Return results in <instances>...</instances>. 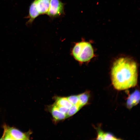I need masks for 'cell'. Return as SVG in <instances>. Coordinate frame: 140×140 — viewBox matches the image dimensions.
Returning <instances> with one entry per match:
<instances>
[{
    "label": "cell",
    "instance_id": "cell-10",
    "mask_svg": "<svg viewBox=\"0 0 140 140\" xmlns=\"http://www.w3.org/2000/svg\"><path fill=\"white\" fill-rule=\"evenodd\" d=\"M78 96L79 104L82 107L88 104L90 97L89 92L86 91Z\"/></svg>",
    "mask_w": 140,
    "mask_h": 140
},
{
    "label": "cell",
    "instance_id": "cell-6",
    "mask_svg": "<svg viewBox=\"0 0 140 140\" xmlns=\"http://www.w3.org/2000/svg\"><path fill=\"white\" fill-rule=\"evenodd\" d=\"M40 15L37 9L36 2L35 0L31 3L29 7V14L26 18L29 19L26 23V24H31L35 19Z\"/></svg>",
    "mask_w": 140,
    "mask_h": 140
},
{
    "label": "cell",
    "instance_id": "cell-15",
    "mask_svg": "<svg viewBox=\"0 0 140 140\" xmlns=\"http://www.w3.org/2000/svg\"><path fill=\"white\" fill-rule=\"evenodd\" d=\"M47 0V1H50V0Z\"/></svg>",
    "mask_w": 140,
    "mask_h": 140
},
{
    "label": "cell",
    "instance_id": "cell-11",
    "mask_svg": "<svg viewBox=\"0 0 140 140\" xmlns=\"http://www.w3.org/2000/svg\"><path fill=\"white\" fill-rule=\"evenodd\" d=\"M81 107L79 105H73L69 109L68 111L67 114V118L70 117L77 113Z\"/></svg>",
    "mask_w": 140,
    "mask_h": 140
},
{
    "label": "cell",
    "instance_id": "cell-5",
    "mask_svg": "<svg viewBox=\"0 0 140 140\" xmlns=\"http://www.w3.org/2000/svg\"><path fill=\"white\" fill-rule=\"evenodd\" d=\"M140 92L138 90H135L130 94L126 102V106L129 109H131L137 105L140 101Z\"/></svg>",
    "mask_w": 140,
    "mask_h": 140
},
{
    "label": "cell",
    "instance_id": "cell-4",
    "mask_svg": "<svg viewBox=\"0 0 140 140\" xmlns=\"http://www.w3.org/2000/svg\"><path fill=\"white\" fill-rule=\"evenodd\" d=\"M64 5L60 0H50L47 14L51 18L59 17L64 13Z\"/></svg>",
    "mask_w": 140,
    "mask_h": 140
},
{
    "label": "cell",
    "instance_id": "cell-9",
    "mask_svg": "<svg viewBox=\"0 0 140 140\" xmlns=\"http://www.w3.org/2000/svg\"><path fill=\"white\" fill-rule=\"evenodd\" d=\"M55 101L54 103L55 104L66 107L69 109L73 105L69 102L66 97L58 96L55 98Z\"/></svg>",
    "mask_w": 140,
    "mask_h": 140
},
{
    "label": "cell",
    "instance_id": "cell-12",
    "mask_svg": "<svg viewBox=\"0 0 140 140\" xmlns=\"http://www.w3.org/2000/svg\"><path fill=\"white\" fill-rule=\"evenodd\" d=\"M66 97L69 102L73 105L78 104L82 107L79 104L78 95H72Z\"/></svg>",
    "mask_w": 140,
    "mask_h": 140
},
{
    "label": "cell",
    "instance_id": "cell-2",
    "mask_svg": "<svg viewBox=\"0 0 140 140\" xmlns=\"http://www.w3.org/2000/svg\"><path fill=\"white\" fill-rule=\"evenodd\" d=\"M71 53L74 58L80 63L89 61L94 55L91 45L84 41L76 43L72 49Z\"/></svg>",
    "mask_w": 140,
    "mask_h": 140
},
{
    "label": "cell",
    "instance_id": "cell-3",
    "mask_svg": "<svg viewBox=\"0 0 140 140\" xmlns=\"http://www.w3.org/2000/svg\"><path fill=\"white\" fill-rule=\"evenodd\" d=\"M3 132L0 140H30L32 131L23 132L14 127L5 124L3 126Z\"/></svg>",
    "mask_w": 140,
    "mask_h": 140
},
{
    "label": "cell",
    "instance_id": "cell-8",
    "mask_svg": "<svg viewBox=\"0 0 140 140\" xmlns=\"http://www.w3.org/2000/svg\"><path fill=\"white\" fill-rule=\"evenodd\" d=\"M50 111L55 121L63 120L67 118L66 115L60 111L54 104L51 106Z\"/></svg>",
    "mask_w": 140,
    "mask_h": 140
},
{
    "label": "cell",
    "instance_id": "cell-1",
    "mask_svg": "<svg viewBox=\"0 0 140 140\" xmlns=\"http://www.w3.org/2000/svg\"><path fill=\"white\" fill-rule=\"evenodd\" d=\"M112 84L116 89L126 90L136 86L138 73L137 64L128 58H121L114 62L111 72Z\"/></svg>",
    "mask_w": 140,
    "mask_h": 140
},
{
    "label": "cell",
    "instance_id": "cell-14",
    "mask_svg": "<svg viewBox=\"0 0 140 140\" xmlns=\"http://www.w3.org/2000/svg\"><path fill=\"white\" fill-rule=\"evenodd\" d=\"M104 133L101 130L99 129L97 131V135L96 139L97 140H103Z\"/></svg>",
    "mask_w": 140,
    "mask_h": 140
},
{
    "label": "cell",
    "instance_id": "cell-7",
    "mask_svg": "<svg viewBox=\"0 0 140 140\" xmlns=\"http://www.w3.org/2000/svg\"><path fill=\"white\" fill-rule=\"evenodd\" d=\"M36 8L40 14H47L50 5V1L46 0H35Z\"/></svg>",
    "mask_w": 140,
    "mask_h": 140
},
{
    "label": "cell",
    "instance_id": "cell-13",
    "mask_svg": "<svg viewBox=\"0 0 140 140\" xmlns=\"http://www.w3.org/2000/svg\"><path fill=\"white\" fill-rule=\"evenodd\" d=\"M120 139L117 138L111 134L109 133H104L103 140H119Z\"/></svg>",
    "mask_w": 140,
    "mask_h": 140
}]
</instances>
